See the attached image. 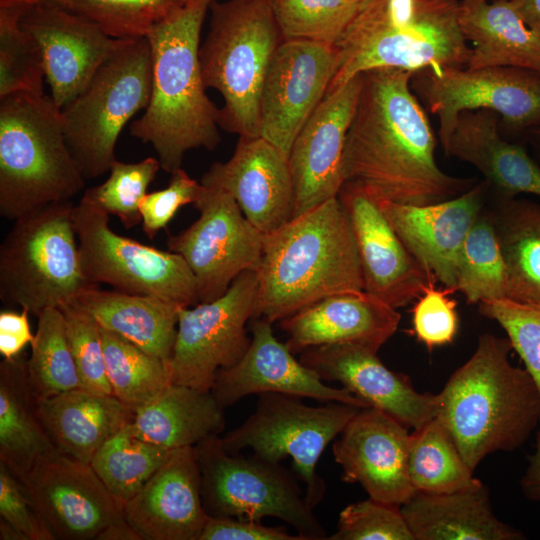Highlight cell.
Masks as SVG:
<instances>
[{
    "instance_id": "cell-1",
    "label": "cell",
    "mask_w": 540,
    "mask_h": 540,
    "mask_svg": "<svg viewBox=\"0 0 540 540\" xmlns=\"http://www.w3.org/2000/svg\"><path fill=\"white\" fill-rule=\"evenodd\" d=\"M412 74L391 68L362 73L343 175L345 182H357L379 199L424 206L462 194L475 179L439 168L435 134L411 89Z\"/></svg>"
},
{
    "instance_id": "cell-2",
    "label": "cell",
    "mask_w": 540,
    "mask_h": 540,
    "mask_svg": "<svg viewBox=\"0 0 540 540\" xmlns=\"http://www.w3.org/2000/svg\"><path fill=\"white\" fill-rule=\"evenodd\" d=\"M213 1L186 0L146 35L151 96L129 130L153 146L161 168L170 174L181 168L186 152L214 150L221 140L219 109L206 94L200 63L202 26Z\"/></svg>"
},
{
    "instance_id": "cell-3",
    "label": "cell",
    "mask_w": 540,
    "mask_h": 540,
    "mask_svg": "<svg viewBox=\"0 0 540 540\" xmlns=\"http://www.w3.org/2000/svg\"><path fill=\"white\" fill-rule=\"evenodd\" d=\"M253 319L279 322L331 295L363 290L357 245L339 197L263 234Z\"/></svg>"
},
{
    "instance_id": "cell-4",
    "label": "cell",
    "mask_w": 540,
    "mask_h": 540,
    "mask_svg": "<svg viewBox=\"0 0 540 540\" xmlns=\"http://www.w3.org/2000/svg\"><path fill=\"white\" fill-rule=\"evenodd\" d=\"M508 338L479 336L472 356L438 393L436 417L474 471L489 454L520 448L540 423L539 389L511 364Z\"/></svg>"
},
{
    "instance_id": "cell-5",
    "label": "cell",
    "mask_w": 540,
    "mask_h": 540,
    "mask_svg": "<svg viewBox=\"0 0 540 540\" xmlns=\"http://www.w3.org/2000/svg\"><path fill=\"white\" fill-rule=\"evenodd\" d=\"M333 47L336 68L327 93L370 70L461 68L471 56L458 0H361Z\"/></svg>"
},
{
    "instance_id": "cell-6",
    "label": "cell",
    "mask_w": 540,
    "mask_h": 540,
    "mask_svg": "<svg viewBox=\"0 0 540 540\" xmlns=\"http://www.w3.org/2000/svg\"><path fill=\"white\" fill-rule=\"evenodd\" d=\"M84 185L52 98L30 92L0 98V215L14 221L70 201Z\"/></svg>"
},
{
    "instance_id": "cell-7",
    "label": "cell",
    "mask_w": 540,
    "mask_h": 540,
    "mask_svg": "<svg viewBox=\"0 0 540 540\" xmlns=\"http://www.w3.org/2000/svg\"><path fill=\"white\" fill-rule=\"evenodd\" d=\"M209 31L200 46L206 88L224 100L219 126L259 136L260 99L272 56L283 41L270 0H214Z\"/></svg>"
},
{
    "instance_id": "cell-8",
    "label": "cell",
    "mask_w": 540,
    "mask_h": 540,
    "mask_svg": "<svg viewBox=\"0 0 540 540\" xmlns=\"http://www.w3.org/2000/svg\"><path fill=\"white\" fill-rule=\"evenodd\" d=\"M71 201L14 220L0 246V299L37 316L71 303L86 287Z\"/></svg>"
},
{
    "instance_id": "cell-9",
    "label": "cell",
    "mask_w": 540,
    "mask_h": 540,
    "mask_svg": "<svg viewBox=\"0 0 540 540\" xmlns=\"http://www.w3.org/2000/svg\"><path fill=\"white\" fill-rule=\"evenodd\" d=\"M152 88V59L146 37L130 39L98 69L92 80L61 108L64 136L85 180L108 172L118 137Z\"/></svg>"
},
{
    "instance_id": "cell-10",
    "label": "cell",
    "mask_w": 540,
    "mask_h": 540,
    "mask_svg": "<svg viewBox=\"0 0 540 540\" xmlns=\"http://www.w3.org/2000/svg\"><path fill=\"white\" fill-rule=\"evenodd\" d=\"M195 449L208 516L254 521L275 517L291 525L303 540L328 538L298 483L279 463L229 453L217 434L204 438Z\"/></svg>"
},
{
    "instance_id": "cell-11",
    "label": "cell",
    "mask_w": 540,
    "mask_h": 540,
    "mask_svg": "<svg viewBox=\"0 0 540 540\" xmlns=\"http://www.w3.org/2000/svg\"><path fill=\"white\" fill-rule=\"evenodd\" d=\"M258 396L255 411L221 437L222 446L229 453L251 449L254 456L272 463L291 457L305 484L306 500L314 508L326 490L316 472L318 461L361 408L341 402L311 406L301 397L275 392Z\"/></svg>"
},
{
    "instance_id": "cell-12",
    "label": "cell",
    "mask_w": 540,
    "mask_h": 540,
    "mask_svg": "<svg viewBox=\"0 0 540 540\" xmlns=\"http://www.w3.org/2000/svg\"><path fill=\"white\" fill-rule=\"evenodd\" d=\"M414 94L439 120L442 148L459 114L489 109L500 118L508 140L524 142L526 132L540 123V72L514 66L426 67L412 74Z\"/></svg>"
},
{
    "instance_id": "cell-13",
    "label": "cell",
    "mask_w": 540,
    "mask_h": 540,
    "mask_svg": "<svg viewBox=\"0 0 540 540\" xmlns=\"http://www.w3.org/2000/svg\"><path fill=\"white\" fill-rule=\"evenodd\" d=\"M73 223L90 284L157 296L183 307L198 304L195 277L179 254L115 233L109 215L84 196L73 206Z\"/></svg>"
},
{
    "instance_id": "cell-14",
    "label": "cell",
    "mask_w": 540,
    "mask_h": 540,
    "mask_svg": "<svg viewBox=\"0 0 540 540\" xmlns=\"http://www.w3.org/2000/svg\"><path fill=\"white\" fill-rule=\"evenodd\" d=\"M257 290V272L249 270L224 295L179 309L171 384L211 392L217 372L242 359L251 343L246 324L254 317Z\"/></svg>"
},
{
    "instance_id": "cell-15",
    "label": "cell",
    "mask_w": 540,
    "mask_h": 540,
    "mask_svg": "<svg viewBox=\"0 0 540 540\" xmlns=\"http://www.w3.org/2000/svg\"><path fill=\"white\" fill-rule=\"evenodd\" d=\"M193 206L200 212L198 219L170 235L167 247L182 256L192 271L199 304L224 295L243 272L257 271L263 234L221 188L204 186Z\"/></svg>"
},
{
    "instance_id": "cell-16",
    "label": "cell",
    "mask_w": 540,
    "mask_h": 540,
    "mask_svg": "<svg viewBox=\"0 0 540 540\" xmlns=\"http://www.w3.org/2000/svg\"><path fill=\"white\" fill-rule=\"evenodd\" d=\"M20 481L55 540H95L104 528L124 518V503L110 493L90 463L57 450L40 456Z\"/></svg>"
},
{
    "instance_id": "cell-17",
    "label": "cell",
    "mask_w": 540,
    "mask_h": 540,
    "mask_svg": "<svg viewBox=\"0 0 540 540\" xmlns=\"http://www.w3.org/2000/svg\"><path fill=\"white\" fill-rule=\"evenodd\" d=\"M335 68L333 46L283 40L264 79L259 136L289 157L299 131L326 96Z\"/></svg>"
},
{
    "instance_id": "cell-18",
    "label": "cell",
    "mask_w": 540,
    "mask_h": 540,
    "mask_svg": "<svg viewBox=\"0 0 540 540\" xmlns=\"http://www.w3.org/2000/svg\"><path fill=\"white\" fill-rule=\"evenodd\" d=\"M362 86L359 74L326 94L296 136L288 157L297 217L338 197L343 154Z\"/></svg>"
},
{
    "instance_id": "cell-19",
    "label": "cell",
    "mask_w": 540,
    "mask_h": 540,
    "mask_svg": "<svg viewBox=\"0 0 540 540\" xmlns=\"http://www.w3.org/2000/svg\"><path fill=\"white\" fill-rule=\"evenodd\" d=\"M21 23L39 44L50 97L60 109L130 40L112 37L88 19L41 1L29 7Z\"/></svg>"
},
{
    "instance_id": "cell-20",
    "label": "cell",
    "mask_w": 540,
    "mask_h": 540,
    "mask_svg": "<svg viewBox=\"0 0 540 540\" xmlns=\"http://www.w3.org/2000/svg\"><path fill=\"white\" fill-rule=\"evenodd\" d=\"M351 221L360 259L363 290L397 309L417 299L436 279L407 250L377 197L346 181L338 195Z\"/></svg>"
},
{
    "instance_id": "cell-21",
    "label": "cell",
    "mask_w": 540,
    "mask_h": 540,
    "mask_svg": "<svg viewBox=\"0 0 540 540\" xmlns=\"http://www.w3.org/2000/svg\"><path fill=\"white\" fill-rule=\"evenodd\" d=\"M333 444L341 479L359 483L369 497L403 505L416 492L408 470L410 433L388 414L361 408L346 424Z\"/></svg>"
},
{
    "instance_id": "cell-22",
    "label": "cell",
    "mask_w": 540,
    "mask_h": 540,
    "mask_svg": "<svg viewBox=\"0 0 540 540\" xmlns=\"http://www.w3.org/2000/svg\"><path fill=\"white\" fill-rule=\"evenodd\" d=\"M488 192L489 185L482 180L454 198L430 205L377 200L411 255L444 287L455 292L460 252L483 211Z\"/></svg>"
},
{
    "instance_id": "cell-23",
    "label": "cell",
    "mask_w": 540,
    "mask_h": 540,
    "mask_svg": "<svg viewBox=\"0 0 540 540\" xmlns=\"http://www.w3.org/2000/svg\"><path fill=\"white\" fill-rule=\"evenodd\" d=\"M251 332V343L242 359L216 374L211 393L223 408L245 396L266 392L370 407L346 388L325 384L275 337L269 321L254 319Z\"/></svg>"
},
{
    "instance_id": "cell-24",
    "label": "cell",
    "mask_w": 540,
    "mask_h": 540,
    "mask_svg": "<svg viewBox=\"0 0 540 540\" xmlns=\"http://www.w3.org/2000/svg\"><path fill=\"white\" fill-rule=\"evenodd\" d=\"M300 361L323 381L342 384L355 396L416 429L433 419L438 394L416 391L409 378L386 367L377 351L359 344H328L308 348Z\"/></svg>"
},
{
    "instance_id": "cell-25",
    "label": "cell",
    "mask_w": 540,
    "mask_h": 540,
    "mask_svg": "<svg viewBox=\"0 0 540 540\" xmlns=\"http://www.w3.org/2000/svg\"><path fill=\"white\" fill-rule=\"evenodd\" d=\"M200 182L228 192L262 234L292 219L294 190L288 157L260 136H240L230 159L213 163Z\"/></svg>"
},
{
    "instance_id": "cell-26",
    "label": "cell",
    "mask_w": 540,
    "mask_h": 540,
    "mask_svg": "<svg viewBox=\"0 0 540 540\" xmlns=\"http://www.w3.org/2000/svg\"><path fill=\"white\" fill-rule=\"evenodd\" d=\"M123 515L142 540H199L209 516L195 446L171 450Z\"/></svg>"
},
{
    "instance_id": "cell-27",
    "label": "cell",
    "mask_w": 540,
    "mask_h": 540,
    "mask_svg": "<svg viewBox=\"0 0 540 540\" xmlns=\"http://www.w3.org/2000/svg\"><path fill=\"white\" fill-rule=\"evenodd\" d=\"M397 309L366 291L325 297L279 321L294 354L321 345L359 344L378 350L395 334Z\"/></svg>"
},
{
    "instance_id": "cell-28",
    "label": "cell",
    "mask_w": 540,
    "mask_h": 540,
    "mask_svg": "<svg viewBox=\"0 0 540 540\" xmlns=\"http://www.w3.org/2000/svg\"><path fill=\"white\" fill-rule=\"evenodd\" d=\"M499 123L498 114L489 109L461 112L443 147L445 155L476 167L497 200L520 194L540 197V164L523 142L505 139Z\"/></svg>"
},
{
    "instance_id": "cell-29",
    "label": "cell",
    "mask_w": 540,
    "mask_h": 540,
    "mask_svg": "<svg viewBox=\"0 0 540 540\" xmlns=\"http://www.w3.org/2000/svg\"><path fill=\"white\" fill-rule=\"evenodd\" d=\"M39 413L55 449L90 463L97 450L130 424L135 411L114 395L76 388L38 397Z\"/></svg>"
},
{
    "instance_id": "cell-30",
    "label": "cell",
    "mask_w": 540,
    "mask_h": 540,
    "mask_svg": "<svg viewBox=\"0 0 540 540\" xmlns=\"http://www.w3.org/2000/svg\"><path fill=\"white\" fill-rule=\"evenodd\" d=\"M415 540H522L525 535L493 512L482 484L450 493L416 491L401 505Z\"/></svg>"
},
{
    "instance_id": "cell-31",
    "label": "cell",
    "mask_w": 540,
    "mask_h": 540,
    "mask_svg": "<svg viewBox=\"0 0 540 540\" xmlns=\"http://www.w3.org/2000/svg\"><path fill=\"white\" fill-rule=\"evenodd\" d=\"M71 303L91 315L101 328L169 363L183 306L157 296L100 289L99 285L86 287Z\"/></svg>"
},
{
    "instance_id": "cell-32",
    "label": "cell",
    "mask_w": 540,
    "mask_h": 540,
    "mask_svg": "<svg viewBox=\"0 0 540 540\" xmlns=\"http://www.w3.org/2000/svg\"><path fill=\"white\" fill-rule=\"evenodd\" d=\"M460 30L473 43L467 68L514 66L540 72V31L510 0H458Z\"/></svg>"
},
{
    "instance_id": "cell-33",
    "label": "cell",
    "mask_w": 540,
    "mask_h": 540,
    "mask_svg": "<svg viewBox=\"0 0 540 540\" xmlns=\"http://www.w3.org/2000/svg\"><path fill=\"white\" fill-rule=\"evenodd\" d=\"M223 409L211 392L170 384L135 410L130 428L137 437L168 450L195 446L224 430Z\"/></svg>"
},
{
    "instance_id": "cell-34",
    "label": "cell",
    "mask_w": 540,
    "mask_h": 540,
    "mask_svg": "<svg viewBox=\"0 0 540 540\" xmlns=\"http://www.w3.org/2000/svg\"><path fill=\"white\" fill-rule=\"evenodd\" d=\"M26 360L20 354L0 363V464L19 479L40 456L56 450L41 420Z\"/></svg>"
},
{
    "instance_id": "cell-35",
    "label": "cell",
    "mask_w": 540,
    "mask_h": 540,
    "mask_svg": "<svg viewBox=\"0 0 540 540\" xmlns=\"http://www.w3.org/2000/svg\"><path fill=\"white\" fill-rule=\"evenodd\" d=\"M490 214L506 266V298L540 303V204L497 200Z\"/></svg>"
},
{
    "instance_id": "cell-36",
    "label": "cell",
    "mask_w": 540,
    "mask_h": 540,
    "mask_svg": "<svg viewBox=\"0 0 540 540\" xmlns=\"http://www.w3.org/2000/svg\"><path fill=\"white\" fill-rule=\"evenodd\" d=\"M408 470L416 491L450 493L483 483L463 459L452 436L434 417L410 433Z\"/></svg>"
},
{
    "instance_id": "cell-37",
    "label": "cell",
    "mask_w": 540,
    "mask_h": 540,
    "mask_svg": "<svg viewBox=\"0 0 540 540\" xmlns=\"http://www.w3.org/2000/svg\"><path fill=\"white\" fill-rule=\"evenodd\" d=\"M170 452L137 437L128 424L97 450L90 465L110 493L125 504L158 470Z\"/></svg>"
},
{
    "instance_id": "cell-38",
    "label": "cell",
    "mask_w": 540,
    "mask_h": 540,
    "mask_svg": "<svg viewBox=\"0 0 540 540\" xmlns=\"http://www.w3.org/2000/svg\"><path fill=\"white\" fill-rule=\"evenodd\" d=\"M101 336L113 395L132 410L171 384L168 362L114 332L101 328Z\"/></svg>"
},
{
    "instance_id": "cell-39",
    "label": "cell",
    "mask_w": 540,
    "mask_h": 540,
    "mask_svg": "<svg viewBox=\"0 0 540 540\" xmlns=\"http://www.w3.org/2000/svg\"><path fill=\"white\" fill-rule=\"evenodd\" d=\"M33 0H0V98L16 92L44 94L41 49L21 20Z\"/></svg>"
},
{
    "instance_id": "cell-40",
    "label": "cell",
    "mask_w": 540,
    "mask_h": 540,
    "mask_svg": "<svg viewBox=\"0 0 540 540\" xmlns=\"http://www.w3.org/2000/svg\"><path fill=\"white\" fill-rule=\"evenodd\" d=\"M456 291L463 293L468 304L506 298V266L490 212L482 211L465 238Z\"/></svg>"
},
{
    "instance_id": "cell-41",
    "label": "cell",
    "mask_w": 540,
    "mask_h": 540,
    "mask_svg": "<svg viewBox=\"0 0 540 540\" xmlns=\"http://www.w3.org/2000/svg\"><path fill=\"white\" fill-rule=\"evenodd\" d=\"M37 319L31 354L26 360L28 379L35 394L47 398L80 388L61 309H45Z\"/></svg>"
},
{
    "instance_id": "cell-42",
    "label": "cell",
    "mask_w": 540,
    "mask_h": 540,
    "mask_svg": "<svg viewBox=\"0 0 540 540\" xmlns=\"http://www.w3.org/2000/svg\"><path fill=\"white\" fill-rule=\"evenodd\" d=\"M54 4L98 25L118 39L146 37L186 0H33Z\"/></svg>"
},
{
    "instance_id": "cell-43",
    "label": "cell",
    "mask_w": 540,
    "mask_h": 540,
    "mask_svg": "<svg viewBox=\"0 0 540 540\" xmlns=\"http://www.w3.org/2000/svg\"><path fill=\"white\" fill-rule=\"evenodd\" d=\"M283 40L334 46L358 3L350 0H270Z\"/></svg>"
},
{
    "instance_id": "cell-44",
    "label": "cell",
    "mask_w": 540,
    "mask_h": 540,
    "mask_svg": "<svg viewBox=\"0 0 540 540\" xmlns=\"http://www.w3.org/2000/svg\"><path fill=\"white\" fill-rule=\"evenodd\" d=\"M160 168L159 159L154 157L136 163L116 160L106 181L88 188L83 196L109 216L118 217L126 229L132 228L141 223L140 202Z\"/></svg>"
},
{
    "instance_id": "cell-45",
    "label": "cell",
    "mask_w": 540,
    "mask_h": 540,
    "mask_svg": "<svg viewBox=\"0 0 540 540\" xmlns=\"http://www.w3.org/2000/svg\"><path fill=\"white\" fill-rule=\"evenodd\" d=\"M70 350L80 379V388L96 394L113 395L107 376L101 327L73 303L60 307Z\"/></svg>"
},
{
    "instance_id": "cell-46",
    "label": "cell",
    "mask_w": 540,
    "mask_h": 540,
    "mask_svg": "<svg viewBox=\"0 0 540 540\" xmlns=\"http://www.w3.org/2000/svg\"><path fill=\"white\" fill-rule=\"evenodd\" d=\"M478 311L504 329L540 393V303L508 298L485 300L478 303Z\"/></svg>"
},
{
    "instance_id": "cell-47",
    "label": "cell",
    "mask_w": 540,
    "mask_h": 540,
    "mask_svg": "<svg viewBox=\"0 0 540 540\" xmlns=\"http://www.w3.org/2000/svg\"><path fill=\"white\" fill-rule=\"evenodd\" d=\"M401 506L369 497L346 506L328 540H415Z\"/></svg>"
},
{
    "instance_id": "cell-48",
    "label": "cell",
    "mask_w": 540,
    "mask_h": 540,
    "mask_svg": "<svg viewBox=\"0 0 540 540\" xmlns=\"http://www.w3.org/2000/svg\"><path fill=\"white\" fill-rule=\"evenodd\" d=\"M433 279L413 305L412 332L429 351L451 344L459 329L456 300L450 297V288H438Z\"/></svg>"
},
{
    "instance_id": "cell-49",
    "label": "cell",
    "mask_w": 540,
    "mask_h": 540,
    "mask_svg": "<svg viewBox=\"0 0 540 540\" xmlns=\"http://www.w3.org/2000/svg\"><path fill=\"white\" fill-rule=\"evenodd\" d=\"M203 189L202 183L191 178L182 167L172 172L166 188L147 193L140 202L141 225L146 236L153 239L167 227L179 208L193 205Z\"/></svg>"
},
{
    "instance_id": "cell-50",
    "label": "cell",
    "mask_w": 540,
    "mask_h": 540,
    "mask_svg": "<svg viewBox=\"0 0 540 540\" xmlns=\"http://www.w3.org/2000/svg\"><path fill=\"white\" fill-rule=\"evenodd\" d=\"M0 517L24 540H55L25 493L20 479L0 464Z\"/></svg>"
},
{
    "instance_id": "cell-51",
    "label": "cell",
    "mask_w": 540,
    "mask_h": 540,
    "mask_svg": "<svg viewBox=\"0 0 540 540\" xmlns=\"http://www.w3.org/2000/svg\"><path fill=\"white\" fill-rule=\"evenodd\" d=\"M199 540H303L281 526L231 517H208Z\"/></svg>"
},
{
    "instance_id": "cell-52",
    "label": "cell",
    "mask_w": 540,
    "mask_h": 540,
    "mask_svg": "<svg viewBox=\"0 0 540 540\" xmlns=\"http://www.w3.org/2000/svg\"><path fill=\"white\" fill-rule=\"evenodd\" d=\"M29 313L13 310L0 312V354L10 360L21 354L27 344H31L34 335L31 332Z\"/></svg>"
},
{
    "instance_id": "cell-53",
    "label": "cell",
    "mask_w": 540,
    "mask_h": 540,
    "mask_svg": "<svg viewBox=\"0 0 540 540\" xmlns=\"http://www.w3.org/2000/svg\"><path fill=\"white\" fill-rule=\"evenodd\" d=\"M524 496L535 502H540V431L536 436L534 452L528 458V466L520 480Z\"/></svg>"
},
{
    "instance_id": "cell-54",
    "label": "cell",
    "mask_w": 540,
    "mask_h": 540,
    "mask_svg": "<svg viewBox=\"0 0 540 540\" xmlns=\"http://www.w3.org/2000/svg\"><path fill=\"white\" fill-rule=\"evenodd\" d=\"M95 540H142L136 530L125 518L117 520L104 528Z\"/></svg>"
},
{
    "instance_id": "cell-55",
    "label": "cell",
    "mask_w": 540,
    "mask_h": 540,
    "mask_svg": "<svg viewBox=\"0 0 540 540\" xmlns=\"http://www.w3.org/2000/svg\"><path fill=\"white\" fill-rule=\"evenodd\" d=\"M510 3L528 27L540 31V0H510Z\"/></svg>"
},
{
    "instance_id": "cell-56",
    "label": "cell",
    "mask_w": 540,
    "mask_h": 540,
    "mask_svg": "<svg viewBox=\"0 0 540 540\" xmlns=\"http://www.w3.org/2000/svg\"><path fill=\"white\" fill-rule=\"evenodd\" d=\"M525 141L532 148L536 161L540 164V123L526 132Z\"/></svg>"
},
{
    "instance_id": "cell-57",
    "label": "cell",
    "mask_w": 540,
    "mask_h": 540,
    "mask_svg": "<svg viewBox=\"0 0 540 540\" xmlns=\"http://www.w3.org/2000/svg\"><path fill=\"white\" fill-rule=\"evenodd\" d=\"M0 539L24 540L23 536L13 526L2 518H0Z\"/></svg>"
},
{
    "instance_id": "cell-58",
    "label": "cell",
    "mask_w": 540,
    "mask_h": 540,
    "mask_svg": "<svg viewBox=\"0 0 540 540\" xmlns=\"http://www.w3.org/2000/svg\"><path fill=\"white\" fill-rule=\"evenodd\" d=\"M350 1H352L354 3H359L361 0H350Z\"/></svg>"
}]
</instances>
